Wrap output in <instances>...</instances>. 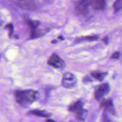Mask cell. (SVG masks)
Instances as JSON below:
<instances>
[{"instance_id": "cell-1", "label": "cell", "mask_w": 122, "mask_h": 122, "mask_svg": "<svg viewBox=\"0 0 122 122\" xmlns=\"http://www.w3.org/2000/svg\"><path fill=\"white\" fill-rule=\"evenodd\" d=\"M39 93L32 89L17 90L15 91L16 102L23 107H28L38 99Z\"/></svg>"}, {"instance_id": "cell-2", "label": "cell", "mask_w": 122, "mask_h": 122, "mask_svg": "<svg viewBox=\"0 0 122 122\" xmlns=\"http://www.w3.org/2000/svg\"><path fill=\"white\" fill-rule=\"evenodd\" d=\"M26 24L30 29V38L31 39L39 38L43 35V33L39 29L40 22L37 20H32L27 18L26 19Z\"/></svg>"}, {"instance_id": "cell-3", "label": "cell", "mask_w": 122, "mask_h": 122, "mask_svg": "<svg viewBox=\"0 0 122 122\" xmlns=\"http://www.w3.org/2000/svg\"><path fill=\"white\" fill-rule=\"evenodd\" d=\"M92 4V0H79L75 2V10L79 14L86 15L89 13V7Z\"/></svg>"}, {"instance_id": "cell-4", "label": "cell", "mask_w": 122, "mask_h": 122, "mask_svg": "<svg viewBox=\"0 0 122 122\" xmlns=\"http://www.w3.org/2000/svg\"><path fill=\"white\" fill-rule=\"evenodd\" d=\"M77 79L76 76L71 73H65L62 78V85L66 88H72L77 84Z\"/></svg>"}, {"instance_id": "cell-5", "label": "cell", "mask_w": 122, "mask_h": 122, "mask_svg": "<svg viewBox=\"0 0 122 122\" xmlns=\"http://www.w3.org/2000/svg\"><path fill=\"white\" fill-rule=\"evenodd\" d=\"M110 85L108 83H103L97 87L94 92V97L97 101L101 100L110 91Z\"/></svg>"}, {"instance_id": "cell-6", "label": "cell", "mask_w": 122, "mask_h": 122, "mask_svg": "<svg viewBox=\"0 0 122 122\" xmlns=\"http://www.w3.org/2000/svg\"><path fill=\"white\" fill-rule=\"evenodd\" d=\"M47 63L48 65L56 69H62L65 66L64 60L56 54H52L51 55L48 60Z\"/></svg>"}, {"instance_id": "cell-7", "label": "cell", "mask_w": 122, "mask_h": 122, "mask_svg": "<svg viewBox=\"0 0 122 122\" xmlns=\"http://www.w3.org/2000/svg\"><path fill=\"white\" fill-rule=\"evenodd\" d=\"M14 4L23 9L33 10L35 8L33 0H13Z\"/></svg>"}, {"instance_id": "cell-8", "label": "cell", "mask_w": 122, "mask_h": 122, "mask_svg": "<svg viewBox=\"0 0 122 122\" xmlns=\"http://www.w3.org/2000/svg\"><path fill=\"white\" fill-rule=\"evenodd\" d=\"M100 106L104 108L106 112L111 113L112 114L114 115L116 114L115 108H114V104L112 100L105 99V100H102L100 103Z\"/></svg>"}, {"instance_id": "cell-9", "label": "cell", "mask_w": 122, "mask_h": 122, "mask_svg": "<svg viewBox=\"0 0 122 122\" xmlns=\"http://www.w3.org/2000/svg\"><path fill=\"white\" fill-rule=\"evenodd\" d=\"M91 5L95 10H101L106 7V0H92Z\"/></svg>"}, {"instance_id": "cell-10", "label": "cell", "mask_w": 122, "mask_h": 122, "mask_svg": "<svg viewBox=\"0 0 122 122\" xmlns=\"http://www.w3.org/2000/svg\"><path fill=\"white\" fill-rule=\"evenodd\" d=\"M28 114H32V115L35 116L37 117H40L48 118L51 116V113L46 112L44 110H32L28 113Z\"/></svg>"}, {"instance_id": "cell-11", "label": "cell", "mask_w": 122, "mask_h": 122, "mask_svg": "<svg viewBox=\"0 0 122 122\" xmlns=\"http://www.w3.org/2000/svg\"><path fill=\"white\" fill-rule=\"evenodd\" d=\"M83 103L81 101H77L73 103V104H71L69 107V111L71 112H75L77 113L79 110H82L83 108Z\"/></svg>"}, {"instance_id": "cell-12", "label": "cell", "mask_w": 122, "mask_h": 122, "mask_svg": "<svg viewBox=\"0 0 122 122\" xmlns=\"http://www.w3.org/2000/svg\"><path fill=\"white\" fill-rule=\"evenodd\" d=\"M108 73L107 72H101L99 71H93L91 73V75L95 79L98 80L99 81H102L104 79L105 77L107 75Z\"/></svg>"}, {"instance_id": "cell-13", "label": "cell", "mask_w": 122, "mask_h": 122, "mask_svg": "<svg viewBox=\"0 0 122 122\" xmlns=\"http://www.w3.org/2000/svg\"><path fill=\"white\" fill-rule=\"evenodd\" d=\"M98 36H81L76 39V42H81L82 41H97L98 39Z\"/></svg>"}, {"instance_id": "cell-14", "label": "cell", "mask_w": 122, "mask_h": 122, "mask_svg": "<svg viewBox=\"0 0 122 122\" xmlns=\"http://www.w3.org/2000/svg\"><path fill=\"white\" fill-rule=\"evenodd\" d=\"M87 113H88L87 110L84 108H82V110L76 113V117L80 121H83L86 119Z\"/></svg>"}, {"instance_id": "cell-15", "label": "cell", "mask_w": 122, "mask_h": 122, "mask_svg": "<svg viewBox=\"0 0 122 122\" xmlns=\"http://www.w3.org/2000/svg\"><path fill=\"white\" fill-rule=\"evenodd\" d=\"M113 8L116 13L122 9V0H116L113 4Z\"/></svg>"}, {"instance_id": "cell-16", "label": "cell", "mask_w": 122, "mask_h": 122, "mask_svg": "<svg viewBox=\"0 0 122 122\" xmlns=\"http://www.w3.org/2000/svg\"><path fill=\"white\" fill-rule=\"evenodd\" d=\"M5 28L8 30V37L11 38L12 34L14 32V26H13V25L11 23L8 24L5 26Z\"/></svg>"}, {"instance_id": "cell-17", "label": "cell", "mask_w": 122, "mask_h": 122, "mask_svg": "<svg viewBox=\"0 0 122 122\" xmlns=\"http://www.w3.org/2000/svg\"><path fill=\"white\" fill-rule=\"evenodd\" d=\"M102 122H112L111 119L106 113H104L103 115H102Z\"/></svg>"}, {"instance_id": "cell-18", "label": "cell", "mask_w": 122, "mask_h": 122, "mask_svg": "<svg viewBox=\"0 0 122 122\" xmlns=\"http://www.w3.org/2000/svg\"><path fill=\"white\" fill-rule=\"evenodd\" d=\"M120 55H121L120 52L117 51V52H114V53H113L112 54V56H111V58L112 59H118L120 57Z\"/></svg>"}, {"instance_id": "cell-19", "label": "cell", "mask_w": 122, "mask_h": 122, "mask_svg": "<svg viewBox=\"0 0 122 122\" xmlns=\"http://www.w3.org/2000/svg\"><path fill=\"white\" fill-rule=\"evenodd\" d=\"M91 79L89 76H85V77L83 79V82H84L85 83H88V82H91Z\"/></svg>"}, {"instance_id": "cell-20", "label": "cell", "mask_w": 122, "mask_h": 122, "mask_svg": "<svg viewBox=\"0 0 122 122\" xmlns=\"http://www.w3.org/2000/svg\"><path fill=\"white\" fill-rule=\"evenodd\" d=\"M102 41L104 42L105 44L107 45L108 43V42H109V38L107 36H105V37H104L103 39H102Z\"/></svg>"}, {"instance_id": "cell-21", "label": "cell", "mask_w": 122, "mask_h": 122, "mask_svg": "<svg viewBox=\"0 0 122 122\" xmlns=\"http://www.w3.org/2000/svg\"><path fill=\"white\" fill-rule=\"evenodd\" d=\"M45 122H55L54 120H52V119H46V121H45Z\"/></svg>"}, {"instance_id": "cell-22", "label": "cell", "mask_w": 122, "mask_h": 122, "mask_svg": "<svg viewBox=\"0 0 122 122\" xmlns=\"http://www.w3.org/2000/svg\"><path fill=\"white\" fill-rule=\"evenodd\" d=\"M58 39H61V40H64V38H63V37L61 36H58Z\"/></svg>"}, {"instance_id": "cell-23", "label": "cell", "mask_w": 122, "mask_h": 122, "mask_svg": "<svg viewBox=\"0 0 122 122\" xmlns=\"http://www.w3.org/2000/svg\"><path fill=\"white\" fill-rule=\"evenodd\" d=\"M56 42H57V41H56V40L52 41V43H53V44H56Z\"/></svg>"}]
</instances>
